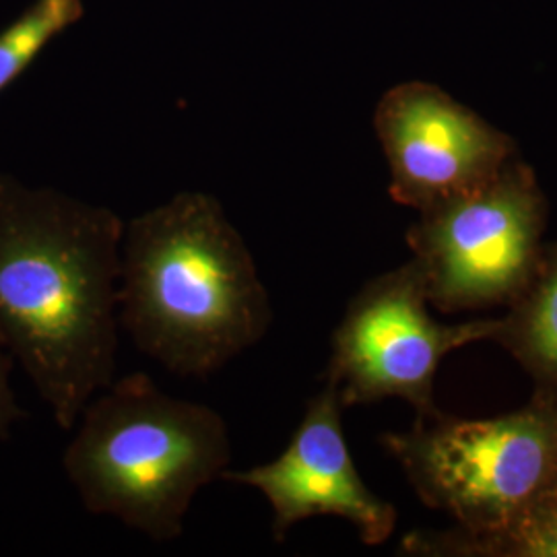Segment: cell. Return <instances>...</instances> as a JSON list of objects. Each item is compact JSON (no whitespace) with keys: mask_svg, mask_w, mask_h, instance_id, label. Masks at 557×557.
<instances>
[{"mask_svg":"<svg viewBox=\"0 0 557 557\" xmlns=\"http://www.w3.org/2000/svg\"><path fill=\"white\" fill-rule=\"evenodd\" d=\"M124 227L108 207L0 174V338L64 432L114 382Z\"/></svg>","mask_w":557,"mask_h":557,"instance_id":"6da1fadb","label":"cell"},{"mask_svg":"<svg viewBox=\"0 0 557 557\" xmlns=\"http://www.w3.org/2000/svg\"><path fill=\"white\" fill-rule=\"evenodd\" d=\"M120 329L184 379H207L267 337L271 296L213 195L186 190L126 223Z\"/></svg>","mask_w":557,"mask_h":557,"instance_id":"7a4b0ae2","label":"cell"},{"mask_svg":"<svg viewBox=\"0 0 557 557\" xmlns=\"http://www.w3.org/2000/svg\"><path fill=\"white\" fill-rule=\"evenodd\" d=\"M62 465L87 512L174 541L202 487L232 467L227 423L170 397L145 372L114 380L83 409Z\"/></svg>","mask_w":557,"mask_h":557,"instance_id":"3957f363","label":"cell"},{"mask_svg":"<svg viewBox=\"0 0 557 557\" xmlns=\"http://www.w3.org/2000/svg\"><path fill=\"white\" fill-rule=\"evenodd\" d=\"M423 502L475 533L499 535L557 478V413L527 409L386 434Z\"/></svg>","mask_w":557,"mask_h":557,"instance_id":"277c9868","label":"cell"},{"mask_svg":"<svg viewBox=\"0 0 557 557\" xmlns=\"http://www.w3.org/2000/svg\"><path fill=\"white\" fill-rule=\"evenodd\" d=\"M499 322L438 324L425 310V281L403 269L370 283L335 333L329 379L341 405L400 397L425 407L446 354L494 337Z\"/></svg>","mask_w":557,"mask_h":557,"instance_id":"5b68a950","label":"cell"},{"mask_svg":"<svg viewBox=\"0 0 557 557\" xmlns=\"http://www.w3.org/2000/svg\"><path fill=\"white\" fill-rule=\"evenodd\" d=\"M432 211L416 238L419 273L436 296L475 304L510 294L527 277L541 215L537 193L524 176L498 174Z\"/></svg>","mask_w":557,"mask_h":557,"instance_id":"8992f818","label":"cell"},{"mask_svg":"<svg viewBox=\"0 0 557 557\" xmlns=\"http://www.w3.org/2000/svg\"><path fill=\"white\" fill-rule=\"evenodd\" d=\"M374 126L391 165V195L423 209L492 182L508 156L504 135L423 83L391 89L380 100Z\"/></svg>","mask_w":557,"mask_h":557,"instance_id":"52a82bcc","label":"cell"},{"mask_svg":"<svg viewBox=\"0 0 557 557\" xmlns=\"http://www.w3.org/2000/svg\"><path fill=\"white\" fill-rule=\"evenodd\" d=\"M221 481L264 496L277 543L294 524L314 517L349 520L368 545L384 543L397 524L395 508L359 478L341 425V400L331 384L308 403L298 430L275 460L248 469L230 467Z\"/></svg>","mask_w":557,"mask_h":557,"instance_id":"ba28073f","label":"cell"},{"mask_svg":"<svg viewBox=\"0 0 557 557\" xmlns=\"http://www.w3.org/2000/svg\"><path fill=\"white\" fill-rule=\"evenodd\" d=\"M83 0H34L0 32V94L21 79L48 44L79 23Z\"/></svg>","mask_w":557,"mask_h":557,"instance_id":"9c48e42d","label":"cell"},{"mask_svg":"<svg viewBox=\"0 0 557 557\" xmlns=\"http://www.w3.org/2000/svg\"><path fill=\"white\" fill-rule=\"evenodd\" d=\"M496 537L510 556L557 557V478Z\"/></svg>","mask_w":557,"mask_h":557,"instance_id":"30bf717a","label":"cell"},{"mask_svg":"<svg viewBox=\"0 0 557 557\" xmlns=\"http://www.w3.org/2000/svg\"><path fill=\"white\" fill-rule=\"evenodd\" d=\"M527 338L535 356L557 372V267L531 308Z\"/></svg>","mask_w":557,"mask_h":557,"instance_id":"8fae6325","label":"cell"},{"mask_svg":"<svg viewBox=\"0 0 557 557\" xmlns=\"http://www.w3.org/2000/svg\"><path fill=\"white\" fill-rule=\"evenodd\" d=\"M13 366H15V359L0 338V442L9 438L15 423H20L21 419L25 418V411L21 409L11 384Z\"/></svg>","mask_w":557,"mask_h":557,"instance_id":"7c38bea8","label":"cell"}]
</instances>
